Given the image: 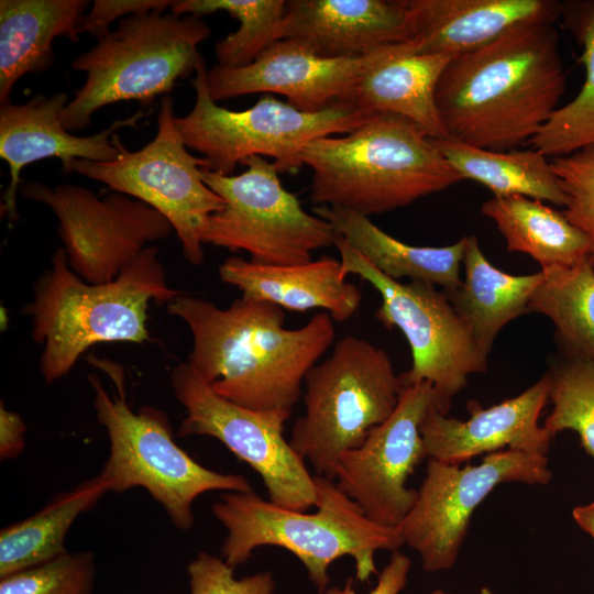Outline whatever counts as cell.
<instances>
[{
    "mask_svg": "<svg viewBox=\"0 0 594 594\" xmlns=\"http://www.w3.org/2000/svg\"><path fill=\"white\" fill-rule=\"evenodd\" d=\"M463 178L488 188L493 196H524L564 207L566 196L551 161L540 151H491L449 139H432Z\"/></svg>",
    "mask_w": 594,
    "mask_h": 594,
    "instance_id": "obj_28",
    "label": "cell"
},
{
    "mask_svg": "<svg viewBox=\"0 0 594 594\" xmlns=\"http://www.w3.org/2000/svg\"><path fill=\"white\" fill-rule=\"evenodd\" d=\"M480 594H494V593L487 587H482L480 591Z\"/></svg>",
    "mask_w": 594,
    "mask_h": 594,
    "instance_id": "obj_41",
    "label": "cell"
},
{
    "mask_svg": "<svg viewBox=\"0 0 594 594\" xmlns=\"http://www.w3.org/2000/svg\"><path fill=\"white\" fill-rule=\"evenodd\" d=\"M452 58L420 54L415 43L383 47L378 59L364 72L341 102L366 116L391 113L416 123L431 139H446L436 106V88Z\"/></svg>",
    "mask_w": 594,
    "mask_h": 594,
    "instance_id": "obj_22",
    "label": "cell"
},
{
    "mask_svg": "<svg viewBox=\"0 0 594 594\" xmlns=\"http://www.w3.org/2000/svg\"><path fill=\"white\" fill-rule=\"evenodd\" d=\"M315 215L326 219L351 246L373 266L392 279L409 278L441 286L446 294L461 286L465 235L447 246H415L389 235L372 220L348 209L314 207Z\"/></svg>",
    "mask_w": 594,
    "mask_h": 594,
    "instance_id": "obj_25",
    "label": "cell"
},
{
    "mask_svg": "<svg viewBox=\"0 0 594 594\" xmlns=\"http://www.w3.org/2000/svg\"><path fill=\"white\" fill-rule=\"evenodd\" d=\"M383 47L348 57H324L305 41H276L253 63L239 68L215 65L207 72V88L213 101L257 94H278L304 112H318L342 102Z\"/></svg>",
    "mask_w": 594,
    "mask_h": 594,
    "instance_id": "obj_17",
    "label": "cell"
},
{
    "mask_svg": "<svg viewBox=\"0 0 594 594\" xmlns=\"http://www.w3.org/2000/svg\"><path fill=\"white\" fill-rule=\"evenodd\" d=\"M315 481L314 513L280 507L253 491L221 494L211 506L227 530L221 558L235 568L260 547L283 548L301 562L321 594L329 587V566L345 556L354 560L358 581L378 575L375 553L405 544L398 527L370 519L334 480L315 475Z\"/></svg>",
    "mask_w": 594,
    "mask_h": 594,
    "instance_id": "obj_5",
    "label": "cell"
},
{
    "mask_svg": "<svg viewBox=\"0 0 594 594\" xmlns=\"http://www.w3.org/2000/svg\"><path fill=\"white\" fill-rule=\"evenodd\" d=\"M561 18L582 48L580 62L585 80L575 98L558 108L529 141L547 157L568 155L594 144V0L563 1Z\"/></svg>",
    "mask_w": 594,
    "mask_h": 594,
    "instance_id": "obj_31",
    "label": "cell"
},
{
    "mask_svg": "<svg viewBox=\"0 0 594 594\" xmlns=\"http://www.w3.org/2000/svg\"><path fill=\"white\" fill-rule=\"evenodd\" d=\"M26 425L3 403L0 405V459L10 460L19 457L25 446Z\"/></svg>",
    "mask_w": 594,
    "mask_h": 594,
    "instance_id": "obj_39",
    "label": "cell"
},
{
    "mask_svg": "<svg viewBox=\"0 0 594 594\" xmlns=\"http://www.w3.org/2000/svg\"><path fill=\"white\" fill-rule=\"evenodd\" d=\"M410 41L420 54L451 58L477 51L508 30L561 18L557 0H406Z\"/></svg>",
    "mask_w": 594,
    "mask_h": 594,
    "instance_id": "obj_20",
    "label": "cell"
},
{
    "mask_svg": "<svg viewBox=\"0 0 594 594\" xmlns=\"http://www.w3.org/2000/svg\"><path fill=\"white\" fill-rule=\"evenodd\" d=\"M89 362L111 380L109 392L97 375L89 374L94 408L109 439V455L98 474L108 491L124 493L143 487L179 530L195 521L193 505L200 495L220 492H251L246 477L212 471L194 460L175 441L166 415L150 406L133 411L127 402L122 366L90 356Z\"/></svg>",
    "mask_w": 594,
    "mask_h": 594,
    "instance_id": "obj_6",
    "label": "cell"
},
{
    "mask_svg": "<svg viewBox=\"0 0 594 594\" xmlns=\"http://www.w3.org/2000/svg\"><path fill=\"white\" fill-rule=\"evenodd\" d=\"M219 276L243 296L283 309H322L333 321L349 320L361 305L360 288L348 282L340 260L322 256L306 264L274 266L231 256L219 266Z\"/></svg>",
    "mask_w": 594,
    "mask_h": 594,
    "instance_id": "obj_23",
    "label": "cell"
},
{
    "mask_svg": "<svg viewBox=\"0 0 594 594\" xmlns=\"http://www.w3.org/2000/svg\"><path fill=\"white\" fill-rule=\"evenodd\" d=\"M541 272L529 312L551 320L565 356L594 361V265L590 257Z\"/></svg>",
    "mask_w": 594,
    "mask_h": 594,
    "instance_id": "obj_30",
    "label": "cell"
},
{
    "mask_svg": "<svg viewBox=\"0 0 594 594\" xmlns=\"http://www.w3.org/2000/svg\"><path fill=\"white\" fill-rule=\"evenodd\" d=\"M304 386L305 411L288 441L315 475L332 480L343 454L393 414L404 389L386 351L352 334L308 372Z\"/></svg>",
    "mask_w": 594,
    "mask_h": 594,
    "instance_id": "obj_8",
    "label": "cell"
},
{
    "mask_svg": "<svg viewBox=\"0 0 594 594\" xmlns=\"http://www.w3.org/2000/svg\"><path fill=\"white\" fill-rule=\"evenodd\" d=\"M64 91L52 96L36 95L22 105L11 101L0 106V157L9 164L10 183L3 194L2 215L16 219V191L20 173L29 164L57 157L63 172L68 174L76 158L96 162L113 161L119 154L114 132L135 128L144 117L140 110L133 116L113 121L101 132L77 136L61 122V113L68 103Z\"/></svg>",
    "mask_w": 594,
    "mask_h": 594,
    "instance_id": "obj_19",
    "label": "cell"
},
{
    "mask_svg": "<svg viewBox=\"0 0 594 594\" xmlns=\"http://www.w3.org/2000/svg\"><path fill=\"white\" fill-rule=\"evenodd\" d=\"M564 90L558 30L530 22L452 58L435 97L446 139L505 152L539 133Z\"/></svg>",
    "mask_w": 594,
    "mask_h": 594,
    "instance_id": "obj_2",
    "label": "cell"
},
{
    "mask_svg": "<svg viewBox=\"0 0 594 594\" xmlns=\"http://www.w3.org/2000/svg\"><path fill=\"white\" fill-rule=\"evenodd\" d=\"M288 37L305 41L324 57L409 42L406 0H290L280 28V40Z\"/></svg>",
    "mask_w": 594,
    "mask_h": 594,
    "instance_id": "obj_21",
    "label": "cell"
},
{
    "mask_svg": "<svg viewBox=\"0 0 594 594\" xmlns=\"http://www.w3.org/2000/svg\"><path fill=\"white\" fill-rule=\"evenodd\" d=\"M167 310L190 330L187 363L199 377L221 397L258 413L290 416L306 375L336 337L324 311L289 329L283 308L243 296L220 308L183 293Z\"/></svg>",
    "mask_w": 594,
    "mask_h": 594,
    "instance_id": "obj_1",
    "label": "cell"
},
{
    "mask_svg": "<svg viewBox=\"0 0 594 594\" xmlns=\"http://www.w3.org/2000/svg\"><path fill=\"white\" fill-rule=\"evenodd\" d=\"M551 479L547 455L515 450L486 454L479 464L463 468L429 459L417 498L398 529L426 572L449 570L458 560L473 513L496 486L546 485Z\"/></svg>",
    "mask_w": 594,
    "mask_h": 594,
    "instance_id": "obj_14",
    "label": "cell"
},
{
    "mask_svg": "<svg viewBox=\"0 0 594 594\" xmlns=\"http://www.w3.org/2000/svg\"><path fill=\"white\" fill-rule=\"evenodd\" d=\"M334 246L343 275H358L380 294L375 318L387 329H399L409 344L411 366L399 374L404 387L430 383L436 408L448 415L452 398L469 384V376L486 371L487 356L447 294L430 284L389 278L339 234Z\"/></svg>",
    "mask_w": 594,
    "mask_h": 594,
    "instance_id": "obj_10",
    "label": "cell"
},
{
    "mask_svg": "<svg viewBox=\"0 0 594 594\" xmlns=\"http://www.w3.org/2000/svg\"><path fill=\"white\" fill-rule=\"evenodd\" d=\"M552 408L543 428L553 437L564 430L578 433L594 458V361L564 356L549 371Z\"/></svg>",
    "mask_w": 594,
    "mask_h": 594,
    "instance_id": "obj_33",
    "label": "cell"
},
{
    "mask_svg": "<svg viewBox=\"0 0 594 594\" xmlns=\"http://www.w3.org/2000/svg\"><path fill=\"white\" fill-rule=\"evenodd\" d=\"M312 170L310 201L371 217L406 207L463 178L424 130L391 113L371 116L345 136L304 146Z\"/></svg>",
    "mask_w": 594,
    "mask_h": 594,
    "instance_id": "obj_3",
    "label": "cell"
},
{
    "mask_svg": "<svg viewBox=\"0 0 594 594\" xmlns=\"http://www.w3.org/2000/svg\"><path fill=\"white\" fill-rule=\"evenodd\" d=\"M182 294L167 285L155 246L146 248L105 284L77 276L64 249L58 248L52 267L38 277L33 300L24 308L31 317L33 340L43 345L40 370L45 383L67 375L96 343L147 341L150 302H169Z\"/></svg>",
    "mask_w": 594,
    "mask_h": 594,
    "instance_id": "obj_4",
    "label": "cell"
},
{
    "mask_svg": "<svg viewBox=\"0 0 594 594\" xmlns=\"http://www.w3.org/2000/svg\"><path fill=\"white\" fill-rule=\"evenodd\" d=\"M96 576L91 551L66 552L0 578V594H91Z\"/></svg>",
    "mask_w": 594,
    "mask_h": 594,
    "instance_id": "obj_34",
    "label": "cell"
},
{
    "mask_svg": "<svg viewBox=\"0 0 594 594\" xmlns=\"http://www.w3.org/2000/svg\"><path fill=\"white\" fill-rule=\"evenodd\" d=\"M572 516L578 526L594 539V502L574 507Z\"/></svg>",
    "mask_w": 594,
    "mask_h": 594,
    "instance_id": "obj_40",
    "label": "cell"
},
{
    "mask_svg": "<svg viewBox=\"0 0 594 594\" xmlns=\"http://www.w3.org/2000/svg\"><path fill=\"white\" fill-rule=\"evenodd\" d=\"M246 169L224 176L200 169L204 183L224 200L201 233L202 244L243 251L250 261L293 266L312 261V252L334 245L338 233L323 218L305 211L284 188L274 162L250 156Z\"/></svg>",
    "mask_w": 594,
    "mask_h": 594,
    "instance_id": "obj_11",
    "label": "cell"
},
{
    "mask_svg": "<svg viewBox=\"0 0 594 594\" xmlns=\"http://www.w3.org/2000/svg\"><path fill=\"white\" fill-rule=\"evenodd\" d=\"M551 164L566 196L563 213L587 239L594 265V144L553 157Z\"/></svg>",
    "mask_w": 594,
    "mask_h": 594,
    "instance_id": "obj_35",
    "label": "cell"
},
{
    "mask_svg": "<svg viewBox=\"0 0 594 594\" xmlns=\"http://www.w3.org/2000/svg\"><path fill=\"white\" fill-rule=\"evenodd\" d=\"M170 383L186 411L178 436L222 442L261 476L272 503L295 510L316 506L315 474L283 433L289 415L254 411L221 397L187 362L173 369Z\"/></svg>",
    "mask_w": 594,
    "mask_h": 594,
    "instance_id": "obj_13",
    "label": "cell"
},
{
    "mask_svg": "<svg viewBox=\"0 0 594 594\" xmlns=\"http://www.w3.org/2000/svg\"><path fill=\"white\" fill-rule=\"evenodd\" d=\"M174 119L173 99L164 96L157 132L150 143L132 152L116 134L119 154L113 161L76 158L68 173L101 182L158 210L173 224L186 260L199 265L204 261L202 230L209 217L224 207V200L204 183L200 169L209 168L208 161L188 152Z\"/></svg>",
    "mask_w": 594,
    "mask_h": 594,
    "instance_id": "obj_12",
    "label": "cell"
},
{
    "mask_svg": "<svg viewBox=\"0 0 594 594\" xmlns=\"http://www.w3.org/2000/svg\"><path fill=\"white\" fill-rule=\"evenodd\" d=\"M107 493V484L97 475L59 494L32 516L2 528L0 578L66 553L65 540L72 525Z\"/></svg>",
    "mask_w": 594,
    "mask_h": 594,
    "instance_id": "obj_29",
    "label": "cell"
},
{
    "mask_svg": "<svg viewBox=\"0 0 594 594\" xmlns=\"http://www.w3.org/2000/svg\"><path fill=\"white\" fill-rule=\"evenodd\" d=\"M462 263L464 280L447 296L469 327L480 351L488 356L499 331L529 312L530 298L542 279V272L529 275L503 272L490 263L473 234L465 235Z\"/></svg>",
    "mask_w": 594,
    "mask_h": 594,
    "instance_id": "obj_26",
    "label": "cell"
},
{
    "mask_svg": "<svg viewBox=\"0 0 594 594\" xmlns=\"http://www.w3.org/2000/svg\"><path fill=\"white\" fill-rule=\"evenodd\" d=\"M174 4L172 0H95L86 13L81 32L89 33L96 38L110 31L109 26L116 20L143 12H165Z\"/></svg>",
    "mask_w": 594,
    "mask_h": 594,
    "instance_id": "obj_37",
    "label": "cell"
},
{
    "mask_svg": "<svg viewBox=\"0 0 594 594\" xmlns=\"http://www.w3.org/2000/svg\"><path fill=\"white\" fill-rule=\"evenodd\" d=\"M204 58L191 79L196 100L190 112L174 119L187 148L208 161L210 170L230 176L250 156H271L279 173L296 174L304 166L300 153L309 142L350 133L366 116L344 103L318 112H304L288 102L265 95L245 110L220 107L207 88Z\"/></svg>",
    "mask_w": 594,
    "mask_h": 594,
    "instance_id": "obj_9",
    "label": "cell"
},
{
    "mask_svg": "<svg viewBox=\"0 0 594 594\" xmlns=\"http://www.w3.org/2000/svg\"><path fill=\"white\" fill-rule=\"evenodd\" d=\"M411 560L399 550L392 552L388 563L377 575V583L369 594H399L406 586ZM322 594H359L351 579L342 587H328Z\"/></svg>",
    "mask_w": 594,
    "mask_h": 594,
    "instance_id": "obj_38",
    "label": "cell"
},
{
    "mask_svg": "<svg viewBox=\"0 0 594 594\" xmlns=\"http://www.w3.org/2000/svg\"><path fill=\"white\" fill-rule=\"evenodd\" d=\"M87 0L0 1V106L20 78L46 72L54 63L53 41H79Z\"/></svg>",
    "mask_w": 594,
    "mask_h": 594,
    "instance_id": "obj_24",
    "label": "cell"
},
{
    "mask_svg": "<svg viewBox=\"0 0 594 594\" xmlns=\"http://www.w3.org/2000/svg\"><path fill=\"white\" fill-rule=\"evenodd\" d=\"M210 34L209 25L194 15L151 11L122 19L72 62L87 77L62 111V124L79 131L107 105L128 100L148 105L169 92L178 79L195 75L202 58L198 47Z\"/></svg>",
    "mask_w": 594,
    "mask_h": 594,
    "instance_id": "obj_7",
    "label": "cell"
},
{
    "mask_svg": "<svg viewBox=\"0 0 594 594\" xmlns=\"http://www.w3.org/2000/svg\"><path fill=\"white\" fill-rule=\"evenodd\" d=\"M550 388L548 372L521 394L491 407L470 402L466 420L449 417L432 405L420 425L427 458L460 465L503 450L547 455L554 437L539 425V418Z\"/></svg>",
    "mask_w": 594,
    "mask_h": 594,
    "instance_id": "obj_18",
    "label": "cell"
},
{
    "mask_svg": "<svg viewBox=\"0 0 594 594\" xmlns=\"http://www.w3.org/2000/svg\"><path fill=\"white\" fill-rule=\"evenodd\" d=\"M285 0H177L170 12L194 15L224 11L239 21L235 32L215 46L217 65L239 68L253 63L267 47L280 40L286 12Z\"/></svg>",
    "mask_w": 594,
    "mask_h": 594,
    "instance_id": "obj_32",
    "label": "cell"
},
{
    "mask_svg": "<svg viewBox=\"0 0 594 594\" xmlns=\"http://www.w3.org/2000/svg\"><path fill=\"white\" fill-rule=\"evenodd\" d=\"M233 570L221 557L199 552L187 565L190 594H274L270 571L237 579Z\"/></svg>",
    "mask_w": 594,
    "mask_h": 594,
    "instance_id": "obj_36",
    "label": "cell"
},
{
    "mask_svg": "<svg viewBox=\"0 0 594 594\" xmlns=\"http://www.w3.org/2000/svg\"><path fill=\"white\" fill-rule=\"evenodd\" d=\"M431 594H451V593L446 592V591H443V590H441V588H437V590H435Z\"/></svg>",
    "mask_w": 594,
    "mask_h": 594,
    "instance_id": "obj_42",
    "label": "cell"
},
{
    "mask_svg": "<svg viewBox=\"0 0 594 594\" xmlns=\"http://www.w3.org/2000/svg\"><path fill=\"white\" fill-rule=\"evenodd\" d=\"M20 193L52 209L69 267L90 284L112 282L148 243L175 232L158 210L121 193L99 198L82 186L36 180L23 184Z\"/></svg>",
    "mask_w": 594,
    "mask_h": 594,
    "instance_id": "obj_15",
    "label": "cell"
},
{
    "mask_svg": "<svg viewBox=\"0 0 594 594\" xmlns=\"http://www.w3.org/2000/svg\"><path fill=\"white\" fill-rule=\"evenodd\" d=\"M492 219L510 252L530 255L541 268L574 265L590 257L585 235L556 209L524 196L496 197L481 206Z\"/></svg>",
    "mask_w": 594,
    "mask_h": 594,
    "instance_id": "obj_27",
    "label": "cell"
},
{
    "mask_svg": "<svg viewBox=\"0 0 594 594\" xmlns=\"http://www.w3.org/2000/svg\"><path fill=\"white\" fill-rule=\"evenodd\" d=\"M432 405L430 383L405 386L393 414L341 458L334 481L373 521L398 527L411 509L417 490L406 483L427 458L420 425Z\"/></svg>",
    "mask_w": 594,
    "mask_h": 594,
    "instance_id": "obj_16",
    "label": "cell"
}]
</instances>
